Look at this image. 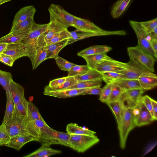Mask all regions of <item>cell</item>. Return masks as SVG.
I'll return each instance as SVG.
<instances>
[{
	"mask_svg": "<svg viewBox=\"0 0 157 157\" xmlns=\"http://www.w3.org/2000/svg\"><path fill=\"white\" fill-rule=\"evenodd\" d=\"M47 25L48 24H39L35 22L29 33L21 41L24 45L25 56L28 57L31 62L36 48L38 38L45 31Z\"/></svg>",
	"mask_w": 157,
	"mask_h": 157,
	"instance_id": "1",
	"label": "cell"
},
{
	"mask_svg": "<svg viewBox=\"0 0 157 157\" xmlns=\"http://www.w3.org/2000/svg\"><path fill=\"white\" fill-rule=\"evenodd\" d=\"M136 126L133 108L123 107L120 124L118 127L120 136V145L121 149H124L125 148L128 135Z\"/></svg>",
	"mask_w": 157,
	"mask_h": 157,
	"instance_id": "2",
	"label": "cell"
},
{
	"mask_svg": "<svg viewBox=\"0 0 157 157\" xmlns=\"http://www.w3.org/2000/svg\"><path fill=\"white\" fill-rule=\"evenodd\" d=\"M70 135L67 132L58 131L47 124L41 130L37 141L41 144L49 145L59 144L68 147V142Z\"/></svg>",
	"mask_w": 157,
	"mask_h": 157,
	"instance_id": "3",
	"label": "cell"
},
{
	"mask_svg": "<svg viewBox=\"0 0 157 157\" xmlns=\"http://www.w3.org/2000/svg\"><path fill=\"white\" fill-rule=\"evenodd\" d=\"M99 139L95 135H70L68 142V147L78 152H85L98 143Z\"/></svg>",
	"mask_w": 157,
	"mask_h": 157,
	"instance_id": "4",
	"label": "cell"
},
{
	"mask_svg": "<svg viewBox=\"0 0 157 157\" xmlns=\"http://www.w3.org/2000/svg\"><path fill=\"white\" fill-rule=\"evenodd\" d=\"M48 10L50 21H55L67 29L72 26L76 16L67 12L61 6L52 4Z\"/></svg>",
	"mask_w": 157,
	"mask_h": 157,
	"instance_id": "5",
	"label": "cell"
},
{
	"mask_svg": "<svg viewBox=\"0 0 157 157\" xmlns=\"http://www.w3.org/2000/svg\"><path fill=\"white\" fill-rule=\"evenodd\" d=\"M129 23L137 37V45L144 52L153 56L157 59V54L151 47L150 40L151 39L148 34L142 28L139 22L130 20L129 21Z\"/></svg>",
	"mask_w": 157,
	"mask_h": 157,
	"instance_id": "6",
	"label": "cell"
},
{
	"mask_svg": "<svg viewBox=\"0 0 157 157\" xmlns=\"http://www.w3.org/2000/svg\"><path fill=\"white\" fill-rule=\"evenodd\" d=\"M129 57H131L150 71H155L154 66L156 59L153 56L144 52L138 45L127 48Z\"/></svg>",
	"mask_w": 157,
	"mask_h": 157,
	"instance_id": "7",
	"label": "cell"
},
{
	"mask_svg": "<svg viewBox=\"0 0 157 157\" xmlns=\"http://www.w3.org/2000/svg\"><path fill=\"white\" fill-rule=\"evenodd\" d=\"M133 113L136 126L148 125L155 121L153 117L140 99L133 108Z\"/></svg>",
	"mask_w": 157,
	"mask_h": 157,
	"instance_id": "8",
	"label": "cell"
},
{
	"mask_svg": "<svg viewBox=\"0 0 157 157\" xmlns=\"http://www.w3.org/2000/svg\"><path fill=\"white\" fill-rule=\"evenodd\" d=\"M129 57V60L127 63V69L116 71L123 75L122 78L138 79L141 75L151 72L132 58Z\"/></svg>",
	"mask_w": 157,
	"mask_h": 157,
	"instance_id": "9",
	"label": "cell"
},
{
	"mask_svg": "<svg viewBox=\"0 0 157 157\" xmlns=\"http://www.w3.org/2000/svg\"><path fill=\"white\" fill-rule=\"evenodd\" d=\"M24 117L14 115L5 123L6 131L10 138L19 135H29L26 130Z\"/></svg>",
	"mask_w": 157,
	"mask_h": 157,
	"instance_id": "10",
	"label": "cell"
},
{
	"mask_svg": "<svg viewBox=\"0 0 157 157\" xmlns=\"http://www.w3.org/2000/svg\"><path fill=\"white\" fill-rule=\"evenodd\" d=\"M145 91L141 88L125 90L121 95L119 101L123 107L134 108Z\"/></svg>",
	"mask_w": 157,
	"mask_h": 157,
	"instance_id": "11",
	"label": "cell"
},
{
	"mask_svg": "<svg viewBox=\"0 0 157 157\" xmlns=\"http://www.w3.org/2000/svg\"><path fill=\"white\" fill-rule=\"evenodd\" d=\"M67 29L58 23L53 21H50L45 31L39 37L36 49L45 46L46 42L58 32Z\"/></svg>",
	"mask_w": 157,
	"mask_h": 157,
	"instance_id": "12",
	"label": "cell"
},
{
	"mask_svg": "<svg viewBox=\"0 0 157 157\" xmlns=\"http://www.w3.org/2000/svg\"><path fill=\"white\" fill-rule=\"evenodd\" d=\"M127 63L119 61L111 58L101 60L97 65L95 69L101 73L116 72L126 70L127 69Z\"/></svg>",
	"mask_w": 157,
	"mask_h": 157,
	"instance_id": "13",
	"label": "cell"
},
{
	"mask_svg": "<svg viewBox=\"0 0 157 157\" xmlns=\"http://www.w3.org/2000/svg\"><path fill=\"white\" fill-rule=\"evenodd\" d=\"M71 37L68 39L67 45L74 42L85 38L95 36L112 35H119V30L109 31L103 30L94 33H86L76 30L70 32Z\"/></svg>",
	"mask_w": 157,
	"mask_h": 157,
	"instance_id": "14",
	"label": "cell"
},
{
	"mask_svg": "<svg viewBox=\"0 0 157 157\" xmlns=\"http://www.w3.org/2000/svg\"><path fill=\"white\" fill-rule=\"evenodd\" d=\"M87 89H65L52 90L45 87L43 94L45 95L59 98H65L80 95L82 92Z\"/></svg>",
	"mask_w": 157,
	"mask_h": 157,
	"instance_id": "15",
	"label": "cell"
},
{
	"mask_svg": "<svg viewBox=\"0 0 157 157\" xmlns=\"http://www.w3.org/2000/svg\"><path fill=\"white\" fill-rule=\"evenodd\" d=\"M72 26L76 30L86 33H94L104 30L90 21L77 17Z\"/></svg>",
	"mask_w": 157,
	"mask_h": 157,
	"instance_id": "16",
	"label": "cell"
},
{
	"mask_svg": "<svg viewBox=\"0 0 157 157\" xmlns=\"http://www.w3.org/2000/svg\"><path fill=\"white\" fill-rule=\"evenodd\" d=\"M138 80L141 88L145 91L154 89L157 86V76L152 72L141 75Z\"/></svg>",
	"mask_w": 157,
	"mask_h": 157,
	"instance_id": "17",
	"label": "cell"
},
{
	"mask_svg": "<svg viewBox=\"0 0 157 157\" xmlns=\"http://www.w3.org/2000/svg\"><path fill=\"white\" fill-rule=\"evenodd\" d=\"M37 140L27 135H19L10 138L9 141L4 146L19 151L26 144Z\"/></svg>",
	"mask_w": 157,
	"mask_h": 157,
	"instance_id": "18",
	"label": "cell"
},
{
	"mask_svg": "<svg viewBox=\"0 0 157 157\" xmlns=\"http://www.w3.org/2000/svg\"><path fill=\"white\" fill-rule=\"evenodd\" d=\"M36 11V8L32 5L27 6L21 9L14 16L11 28L22 21L34 17Z\"/></svg>",
	"mask_w": 157,
	"mask_h": 157,
	"instance_id": "19",
	"label": "cell"
},
{
	"mask_svg": "<svg viewBox=\"0 0 157 157\" xmlns=\"http://www.w3.org/2000/svg\"><path fill=\"white\" fill-rule=\"evenodd\" d=\"M3 53L11 56L14 61L25 56L24 45L21 41L8 44L6 49Z\"/></svg>",
	"mask_w": 157,
	"mask_h": 157,
	"instance_id": "20",
	"label": "cell"
},
{
	"mask_svg": "<svg viewBox=\"0 0 157 157\" xmlns=\"http://www.w3.org/2000/svg\"><path fill=\"white\" fill-rule=\"evenodd\" d=\"M50 146V145L46 144H42L41 146L38 149L23 157H49L62 153V151L61 150L53 149L51 148Z\"/></svg>",
	"mask_w": 157,
	"mask_h": 157,
	"instance_id": "21",
	"label": "cell"
},
{
	"mask_svg": "<svg viewBox=\"0 0 157 157\" xmlns=\"http://www.w3.org/2000/svg\"><path fill=\"white\" fill-rule=\"evenodd\" d=\"M35 22L34 17L22 21L11 28L9 33L27 36L31 30Z\"/></svg>",
	"mask_w": 157,
	"mask_h": 157,
	"instance_id": "22",
	"label": "cell"
},
{
	"mask_svg": "<svg viewBox=\"0 0 157 157\" xmlns=\"http://www.w3.org/2000/svg\"><path fill=\"white\" fill-rule=\"evenodd\" d=\"M68 39L48 45L46 46L47 51L46 59L56 58L59 52L67 45Z\"/></svg>",
	"mask_w": 157,
	"mask_h": 157,
	"instance_id": "23",
	"label": "cell"
},
{
	"mask_svg": "<svg viewBox=\"0 0 157 157\" xmlns=\"http://www.w3.org/2000/svg\"><path fill=\"white\" fill-rule=\"evenodd\" d=\"M108 83L118 86L125 90L134 88H141L138 79L121 78L111 81Z\"/></svg>",
	"mask_w": 157,
	"mask_h": 157,
	"instance_id": "24",
	"label": "cell"
},
{
	"mask_svg": "<svg viewBox=\"0 0 157 157\" xmlns=\"http://www.w3.org/2000/svg\"><path fill=\"white\" fill-rule=\"evenodd\" d=\"M10 87L13 101L15 105H16L25 98V89L13 80L10 82Z\"/></svg>",
	"mask_w": 157,
	"mask_h": 157,
	"instance_id": "25",
	"label": "cell"
},
{
	"mask_svg": "<svg viewBox=\"0 0 157 157\" xmlns=\"http://www.w3.org/2000/svg\"><path fill=\"white\" fill-rule=\"evenodd\" d=\"M112 49V47L106 45H93L78 52L77 55L82 57L85 56L107 53L110 51Z\"/></svg>",
	"mask_w": 157,
	"mask_h": 157,
	"instance_id": "26",
	"label": "cell"
},
{
	"mask_svg": "<svg viewBox=\"0 0 157 157\" xmlns=\"http://www.w3.org/2000/svg\"><path fill=\"white\" fill-rule=\"evenodd\" d=\"M82 57L86 60V65L90 69H95L97 65L104 59L112 58L105 52L85 56Z\"/></svg>",
	"mask_w": 157,
	"mask_h": 157,
	"instance_id": "27",
	"label": "cell"
},
{
	"mask_svg": "<svg viewBox=\"0 0 157 157\" xmlns=\"http://www.w3.org/2000/svg\"><path fill=\"white\" fill-rule=\"evenodd\" d=\"M132 0H118L113 5L111 15L114 18L119 17L125 11Z\"/></svg>",
	"mask_w": 157,
	"mask_h": 157,
	"instance_id": "28",
	"label": "cell"
},
{
	"mask_svg": "<svg viewBox=\"0 0 157 157\" xmlns=\"http://www.w3.org/2000/svg\"><path fill=\"white\" fill-rule=\"evenodd\" d=\"M67 132L70 135H86L94 136L96 132L79 126L77 124L70 123L66 127Z\"/></svg>",
	"mask_w": 157,
	"mask_h": 157,
	"instance_id": "29",
	"label": "cell"
},
{
	"mask_svg": "<svg viewBox=\"0 0 157 157\" xmlns=\"http://www.w3.org/2000/svg\"><path fill=\"white\" fill-rule=\"evenodd\" d=\"M6 109L2 123H5L13 116L15 105L10 91L6 92Z\"/></svg>",
	"mask_w": 157,
	"mask_h": 157,
	"instance_id": "30",
	"label": "cell"
},
{
	"mask_svg": "<svg viewBox=\"0 0 157 157\" xmlns=\"http://www.w3.org/2000/svg\"><path fill=\"white\" fill-rule=\"evenodd\" d=\"M78 82L93 80H102L101 73L95 69H90L85 74L75 77Z\"/></svg>",
	"mask_w": 157,
	"mask_h": 157,
	"instance_id": "31",
	"label": "cell"
},
{
	"mask_svg": "<svg viewBox=\"0 0 157 157\" xmlns=\"http://www.w3.org/2000/svg\"><path fill=\"white\" fill-rule=\"evenodd\" d=\"M46 46L37 48L35 51L33 61L31 62L33 69H36L44 61L47 59Z\"/></svg>",
	"mask_w": 157,
	"mask_h": 157,
	"instance_id": "32",
	"label": "cell"
},
{
	"mask_svg": "<svg viewBox=\"0 0 157 157\" xmlns=\"http://www.w3.org/2000/svg\"><path fill=\"white\" fill-rule=\"evenodd\" d=\"M25 118L29 121L37 120H44L37 107L32 102L28 101Z\"/></svg>",
	"mask_w": 157,
	"mask_h": 157,
	"instance_id": "33",
	"label": "cell"
},
{
	"mask_svg": "<svg viewBox=\"0 0 157 157\" xmlns=\"http://www.w3.org/2000/svg\"><path fill=\"white\" fill-rule=\"evenodd\" d=\"M112 111L116 119L117 127L120 125L122 116L123 107L119 101H112L106 103Z\"/></svg>",
	"mask_w": 157,
	"mask_h": 157,
	"instance_id": "34",
	"label": "cell"
},
{
	"mask_svg": "<svg viewBox=\"0 0 157 157\" xmlns=\"http://www.w3.org/2000/svg\"><path fill=\"white\" fill-rule=\"evenodd\" d=\"M13 80L11 73L0 69V84L6 92L10 91V85Z\"/></svg>",
	"mask_w": 157,
	"mask_h": 157,
	"instance_id": "35",
	"label": "cell"
},
{
	"mask_svg": "<svg viewBox=\"0 0 157 157\" xmlns=\"http://www.w3.org/2000/svg\"><path fill=\"white\" fill-rule=\"evenodd\" d=\"M101 80H89L78 82L67 89H87L94 87H101Z\"/></svg>",
	"mask_w": 157,
	"mask_h": 157,
	"instance_id": "36",
	"label": "cell"
},
{
	"mask_svg": "<svg viewBox=\"0 0 157 157\" xmlns=\"http://www.w3.org/2000/svg\"><path fill=\"white\" fill-rule=\"evenodd\" d=\"M71 37L70 32L67 29L61 31L53 36L50 39L48 40L45 44L46 46L50 44L58 42Z\"/></svg>",
	"mask_w": 157,
	"mask_h": 157,
	"instance_id": "37",
	"label": "cell"
},
{
	"mask_svg": "<svg viewBox=\"0 0 157 157\" xmlns=\"http://www.w3.org/2000/svg\"><path fill=\"white\" fill-rule=\"evenodd\" d=\"M28 101L25 98L15 105L14 115L24 117L26 116Z\"/></svg>",
	"mask_w": 157,
	"mask_h": 157,
	"instance_id": "38",
	"label": "cell"
},
{
	"mask_svg": "<svg viewBox=\"0 0 157 157\" xmlns=\"http://www.w3.org/2000/svg\"><path fill=\"white\" fill-rule=\"evenodd\" d=\"M87 65H76L71 67L68 71L67 76L75 77L81 76L85 74L90 69Z\"/></svg>",
	"mask_w": 157,
	"mask_h": 157,
	"instance_id": "39",
	"label": "cell"
},
{
	"mask_svg": "<svg viewBox=\"0 0 157 157\" xmlns=\"http://www.w3.org/2000/svg\"><path fill=\"white\" fill-rule=\"evenodd\" d=\"M26 36L17 35L9 33L6 35L0 38V42L7 44L21 42Z\"/></svg>",
	"mask_w": 157,
	"mask_h": 157,
	"instance_id": "40",
	"label": "cell"
},
{
	"mask_svg": "<svg viewBox=\"0 0 157 157\" xmlns=\"http://www.w3.org/2000/svg\"><path fill=\"white\" fill-rule=\"evenodd\" d=\"M112 84L110 94L107 102L112 101H119L121 95L125 90L118 86Z\"/></svg>",
	"mask_w": 157,
	"mask_h": 157,
	"instance_id": "41",
	"label": "cell"
},
{
	"mask_svg": "<svg viewBox=\"0 0 157 157\" xmlns=\"http://www.w3.org/2000/svg\"><path fill=\"white\" fill-rule=\"evenodd\" d=\"M55 59L58 67L63 71H68L71 67L76 65L60 56H57Z\"/></svg>",
	"mask_w": 157,
	"mask_h": 157,
	"instance_id": "42",
	"label": "cell"
},
{
	"mask_svg": "<svg viewBox=\"0 0 157 157\" xmlns=\"http://www.w3.org/2000/svg\"><path fill=\"white\" fill-rule=\"evenodd\" d=\"M112 84L110 83H106L102 88L100 94L99 100L101 102L106 103L110 94Z\"/></svg>",
	"mask_w": 157,
	"mask_h": 157,
	"instance_id": "43",
	"label": "cell"
},
{
	"mask_svg": "<svg viewBox=\"0 0 157 157\" xmlns=\"http://www.w3.org/2000/svg\"><path fill=\"white\" fill-rule=\"evenodd\" d=\"M101 73L102 76V80L106 83L113 80L123 77V75L117 72H105Z\"/></svg>",
	"mask_w": 157,
	"mask_h": 157,
	"instance_id": "44",
	"label": "cell"
},
{
	"mask_svg": "<svg viewBox=\"0 0 157 157\" xmlns=\"http://www.w3.org/2000/svg\"><path fill=\"white\" fill-rule=\"evenodd\" d=\"M139 23L144 31L149 33L157 26V18L147 21L139 22Z\"/></svg>",
	"mask_w": 157,
	"mask_h": 157,
	"instance_id": "45",
	"label": "cell"
},
{
	"mask_svg": "<svg viewBox=\"0 0 157 157\" xmlns=\"http://www.w3.org/2000/svg\"><path fill=\"white\" fill-rule=\"evenodd\" d=\"M78 81L75 77L67 76V78L65 81L60 86L53 89H51L48 85L45 87L49 89L52 90H58L67 89L69 87L76 84Z\"/></svg>",
	"mask_w": 157,
	"mask_h": 157,
	"instance_id": "46",
	"label": "cell"
},
{
	"mask_svg": "<svg viewBox=\"0 0 157 157\" xmlns=\"http://www.w3.org/2000/svg\"><path fill=\"white\" fill-rule=\"evenodd\" d=\"M10 138L6 128L5 123H2L0 125V141L4 146L8 142Z\"/></svg>",
	"mask_w": 157,
	"mask_h": 157,
	"instance_id": "47",
	"label": "cell"
},
{
	"mask_svg": "<svg viewBox=\"0 0 157 157\" xmlns=\"http://www.w3.org/2000/svg\"><path fill=\"white\" fill-rule=\"evenodd\" d=\"M14 61L11 56L3 53L0 54V62L6 65L12 67Z\"/></svg>",
	"mask_w": 157,
	"mask_h": 157,
	"instance_id": "48",
	"label": "cell"
},
{
	"mask_svg": "<svg viewBox=\"0 0 157 157\" xmlns=\"http://www.w3.org/2000/svg\"><path fill=\"white\" fill-rule=\"evenodd\" d=\"M67 78V76L53 79L49 82L48 86L51 89H54L62 85Z\"/></svg>",
	"mask_w": 157,
	"mask_h": 157,
	"instance_id": "49",
	"label": "cell"
},
{
	"mask_svg": "<svg viewBox=\"0 0 157 157\" xmlns=\"http://www.w3.org/2000/svg\"><path fill=\"white\" fill-rule=\"evenodd\" d=\"M101 90V88L99 86L88 88L83 91L80 95L89 94L99 95Z\"/></svg>",
	"mask_w": 157,
	"mask_h": 157,
	"instance_id": "50",
	"label": "cell"
},
{
	"mask_svg": "<svg viewBox=\"0 0 157 157\" xmlns=\"http://www.w3.org/2000/svg\"><path fill=\"white\" fill-rule=\"evenodd\" d=\"M140 99L153 117L151 97L147 95H145L142 96Z\"/></svg>",
	"mask_w": 157,
	"mask_h": 157,
	"instance_id": "51",
	"label": "cell"
},
{
	"mask_svg": "<svg viewBox=\"0 0 157 157\" xmlns=\"http://www.w3.org/2000/svg\"><path fill=\"white\" fill-rule=\"evenodd\" d=\"M154 118L155 120H157V102L151 98Z\"/></svg>",
	"mask_w": 157,
	"mask_h": 157,
	"instance_id": "52",
	"label": "cell"
},
{
	"mask_svg": "<svg viewBox=\"0 0 157 157\" xmlns=\"http://www.w3.org/2000/svg\"><path fill=\"white\" fill-rule=\"evenodd\" d=\"M150 42L152 49L155 53L157 54V39H151L150 40Z\"/></svg>",
	"mask_w": 157,
	"mask_h": 157,
	"instance_id": "53",
	"label": "cell"
},
{
	"mask_svg": "<svg viewBox=\"0 0 157 157\" xmlns=\"http://www.w3.org/2000/svg\"><path fill=\"white\" fill-rule=\"evenodd\" d=\"M148 34L151 39H157V26L152 31Z\"/></svg>",
	"mask_w": 157,
	"mask_h": 157,
	"instance_id": "54",
	"label": "cell"
},
{
	"mask_svg": "<svg viewBox=\"0 0 157 157\" xmlns=\"http://www.w3.org/2000/svg\"><path fill=\"white\" fill-rule=\"evenodd\" d=\"M8 44L0 42V54L2 53L6 49Z\"/></svg>",
	"mask_w": 157,
	"mask_h": 157,
	"instance_id": "55",
	"label": "cell"
},
{
	"mask_svg": "<svg viewBox=\"0 0 157 157\" xmlns=\"http://www.w3.org/2000/svg\"><path fill=\"white\" fill-rule=\"evenodd\" d=\"M11 0H0V6L4 3L10 2Z\"/></svg>",
	"mask_w": 157,
	"mask_h": 157,
	"instance_id": "56",
	"label": "cell"
},
{
	"mask_svg": "<svg viewBox=\"0 0 157 157\" xmlns=\"http://www.w3.org/2000/svg\"><path fill=\"white\" fill-rule=\"evenodd\" d=\"M0 146H3L2 144V142L0 141Z\"/></svg>",
	"mask_w": 157,
	"mask_h": 157,
	"instance_id": "57",
	"label": "cell"
}]
</instances>
